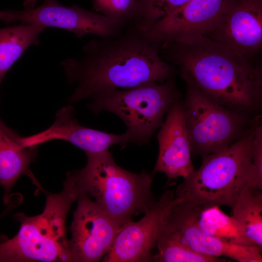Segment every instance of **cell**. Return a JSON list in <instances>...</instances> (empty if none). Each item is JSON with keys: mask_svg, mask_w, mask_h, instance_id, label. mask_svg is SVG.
Instances as JSON below:
<instances>
[{"mask_svg": "<svg viewBox=\"0 0 262 262\" xmlns=\"http://www.w3.org/2000/svg\"><path fill=\"white\" fill-rule=\"evenodd\" d=\"M258 119L256 118L243 135L230 145L203 157L200 167L184 179L175 192L176 195L182 201L195 206L213 205L231 208L246 188L256 187L253 155Z\"/></svg>", "mask_w": 262, "mask_h": 262, "instance_id": "obj_4", "label": "cell"}, {"mask_svg": "<svg viewBox=\"0 0 262 262\" xmlns=\"http://www.w3.org/2000/svg\"><path fill=\"white\" fill-rule=\"evenodd\" d=\"M204 36L251 60L262 47V0H227Z\"/></svg>", "mask_w": 262, "mask_h": 262, "instance_id": "obj_11", "label": "cell"}, {"mask_svg": "<svg viewBox=\"0 0 262 262\" xmlns=\"http://www.w3.org/2000/svg\"><path fill=\"white\" fill-rule=\"evenodd\" d=\"M0 20L8 24L18 21L21 24L67 30L79 38L87 34L99 37L114 36L121 32L126 25L76 5L69 7L63 5L57 0H44L43 3L36 8L1 11Z\"/></svg>", "mask_w": 262, "mask_h": 262, "instance_id": "obj_8", "label": "cell"}, {"mask_svg": "<svg viewBox=\"0 0 262 262\" xmlns=\"http://www.w3.org/2000/svg\"><path fill=\"white\" fill-rule=\"evenodd\" d=\"M231 216L255 246L262 248V189L253 186L246 188L231 207Z\"/></svg>", "mask_w": 262, "mask_h": 262, "instance_id": "obj_19", "label": "cell"}, {"mask_svg": "<svg viewBox=\"0 0 262 262\" xmlns=\"http://www.w3.org/2000/svg\"><path fill=\"white\" fill-rule=\"evenodd\" d=\"M21 137L0 118V185L4 189L3 201L5 205L17 180L31 172L29 167L37 154V147L24 146Z\"/></svg>", "mask_w": 262, "mask_h": 262, "instance_id": "obj_16", "label": "cell"}, {"mask_svg": "<svg viewBox=\"0 0 262 262\" xmlns=\"http://www.w3.org/2000/svg\"><path fill=\"white\" fill-rule=\"evenodd\" d=\"M157 160L153 173L163 172L169 180L185 179L194 171L182 102H175L157 135Z\"/></svg>", "mask_w": 262, "mask_h": 262, "instance_id": "obj_14", "label": "cell"}, {"mask_svg": "<svg viewBox=\"0 0 262 262\" xmlns=\"http://www.w3.org/2000/svg\"><path fill=\"white\" fill-rule=\"evenodd\" d=\"M182 102L192 153L202 157L221 150L239 139L257 117L222 106L206 96L188 78Z\"/></svg>", "mask_w": 262, "mask_h": 262, "instance_id": "obj_7", "label": "cell"}, {"mask_svg": "<svg viewBox=\"0 0 262 262\" xmlns=\"http://www.w3.org/2000/svg\"><path fill=\"white\" fill-rule=\"evenodd\" d=\"M182 199L173 190L166 191L137 222L131 221L119 230L105 262L152 261L151 251L167 224L175 205Z\"/></svg>", "mask_w": 262, "mask_h": 262, "instance_id": "obj_9", "label": "cell"}, {"mask_svg": "<svg viewBox=\"0 0 262 262\" xmlns=\"http://www.w3.org/2000/svg\"><path fill=\"white\" fill-rule=\"evenodd\" d=\"M195 251L210 257H225L239 262H262V248L225 242L202 232L194 222L187 205L182 201L174 207L168 222Z\"/></svg>", "mask_w": 262, "mask_h": 262, "instance_id": "obj_15", "label": "cell"}, {"mask_svg": "<svg viewBox=\"0 0 262 262\" xmlns=\"http://www.w3.org/2000/svg\"><path fill=\"white\" fill-rule=\"evenodd\" d=\"M46 28L21 23L0 28V86L8 70L28 48L39 44V36Z\"/></svg>", "mask_w": 262, "mask_h": 262, "instance_id": "obj_18", "label": "cell"}, {"mask_svg": "<svg viewBox=\"0 0 262 262\" xmlns=\"http://www.w3.org/2000/svg\"><path fill=\"white\" fill-rule=\"evenodd\" d=\"M227 0H191L156 22L144 33L160 45L179 39L204 36L210 31Z\"/></svg>", "mask_w": 262, "mask_h": 262, "instance_id": "obj_13", "label": "cell"}, {"mask_svg": "<svg viewBox=\"0 0 262 262\" xmlns=\"http://www.w3.org/2000/svg\"><path fill=\"white\" fill-rule=\"evenodd\" d=\"M191 0H137L135 15L130 23L143 33L156 22Z\"/></svg>", "mask_w": 262, "mask_h": 262, "instance_id": "obj_21", "label": "cell"}, {"mask_svg": "<svg viewBox=\"0 0 262 262\" xmlns=\"http://www.w3.org/2000/svg\"><path fill=\"white\" fill-rule=\"evenodd\" d=\"M55 140L68 142L83 150L86 154L100 152L115 145L124 147L131 143L126 132L115 134L81 125L75 117V109L71 104L63 107L57 112L55 121L48 129L21 138L22 144L26 147H38Z\"/></svg>", "mask_w": 262, "mask_h": 262, "instance_id": "obj_12", "label": "cell"}, {"mask_svg": "<svg viewBox=\"0 0 262 262\" xmlns=\"http://www.w3.org/2000/svg\"><path fill=\"white\" fill-rule=\"evenodd\" d=\"M160 51L209 98L233 111L257 116L262 101L261 66L205 36L163 43Z\"/></svg>", "mask_w": 262, "mask_h": 262, "instance_id": "obj_2", "label": "cell"}, {"mask_svg": "<svg viewBox=\"0 0 262 262\" xmlns=\"http://www.w3.org/2000/svg\"><path fill=\"white\" fill-rule=\"evenodd\" d=\"M157 253L152 260L159 262H216L219 258L200 254L191 248L168 223L156 243Z\"/></svg>", "mask_w": 262, "mask_h": 262, "instance_id": "obj_20", "label": "cell"}, {"mask_svg": "<svg viewBox=\"0 0 262 262\" xmlns=\"http://www.w3.org/2000/svg\"><path fill=\"white\" fill-rule=\"evenodd\" d=\"M180 94L171 78L163 82H149L126 90H103L87 105L93 113L108 111L119 117L127 127L131 143L142 145L149 142L163 123L164 115L180 99Z\"/></svg>", "mask_w": 262, "mask_h": 262, "instance_id": "obj_6", "label": "cell"}, {"mask_svg": "<svg viewBox=\"0 0 262 262\" xmlns=\"http://www.w3.org/2000/svg\"><path fill=\"white\" fill-rule=\"evenodd\" d=\"M21 196L17 194L11 195L8 205L5 211L0 215V219L21 203Z\"/></svg>", "mask_w": 262, "mask_h": 262, "instance_id": "obj_23", "label": "cell"}, {"mask_svg": "<svg viewBox=\"0 0 262 262\" xmlns=\"http://www.w3.org/2000/svg\"><path fill=\"white\" fill-rule=\"evenodd\" d=\"M137 0H93L94 12L123 24L131 23L137 10Z\"/></svg>", "mask_w": 262, "mask_h": 262, "instance_id": "obj_22", "label": "cell"}, {"mask_svg": "<svg viewBox=\"0 0 262 262\" xmlns=\"http://www.w3.org/2000/svg\"><path fill=\"white\" fill-rule=\"evenodd\" d=\"M81 193L73 171H70L60 193H45L47 200L41 214H16L19 230L11 239L0 236V262H69L66 220Z\"/></svg>", "mask_w": 262, "mask_h": 262, "instance_id": "obj_3", "label": "cell"}, {"mask_svg": "<svg viewBox=\"0 0 262 262\" xmlns=\"http://www.w3.org/2000/svg\"><path fill=\"white\" fill-rule=\"evenodd\" d=\"M182 202L188 207L196 225L204 233L229 243L254 246L234 219L222 211L219 206H195Z\"/></svg>", "mask_w": 262, "mask_h": 262, "instance_id": "obj_17", "label": "cell"}, {"mask_svg": "<svg viewBox=\"0 0 262 262\" xmlns=\"http://www.w3.org/2000/svg\"><path fill=\"white\" fill-rule=\"evenodd\" d=\"M61 65L68 84L74 86L67 99L71 105L106 89L163 82L174 73L162 57L159 45L132 25L114 36L89 40L82 57Z\"/></svg>", "mask_w": 262, "mask_h": 262, "instance_id": "obj_1", "label": "cell"}, {"mask_svg": "<svg viewBox=\"0 0 262 262\" xmlns=\"http://www.w3.org/2000/svg\"><path fill=\"white\" fill-rule=\"evenodd\" d=\"M77 200L68 241L69 262H98L110 251L122 226L86 194Z\"/></svg>", "mask_w": 262, "mask_h": 262, "instance_id": "obj_10", "label": "cell"}, {"mask_svg": "<svg viewBox=\"0 0 262 262\" xmlns=\"http://www.w3.org/2000/svg\"><path fill=\"white\" fill-rule=\"evenodd\" d=\"M86 155V165L73 171L82 194L94 197L121 226L154 204L151 177L147 172L134 173L122 168L109 149Z\"/></svg>", "mask_w": 262, "mask_h": 262, "instance_id": "obj_5", "label": "cell"}]
</instances>
